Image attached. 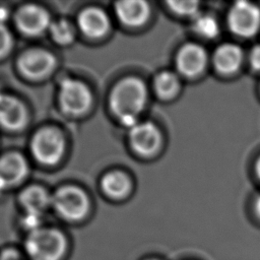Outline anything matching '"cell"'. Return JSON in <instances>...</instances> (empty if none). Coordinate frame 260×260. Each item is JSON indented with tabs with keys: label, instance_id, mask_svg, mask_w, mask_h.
<instances>
[{
	"label": "cell",
	"instance_id": "cell-1",
	"mask_svg": "<svg viewBox=\"0 0 260 260\" xmlns=\"http://www.w3.org/2000/svg\"><path fill=\"white\" fill-rule=\"evenodd\" d=\"M146 102V89L143 82L135 77H128L120 81L112 91L110 103L112 110L122 123L133 128L137 122V114Z\"/></svg>",
	"mask_w": 260,
	"mask_h": 260
},
{
	"label": "cell",
	"instance_id": "cell-2",
	"mask_svg": "<svg viewBox=\"0 0 260 260\" xmlns=\"http://www.w3.org/2000/svg\"><path fill=\"white\" fill-rule=\"evenodd\" d=\"M24 248L31 260H61L66 253L67 243L61 232L41 228L29 233Z\"/></svg>",
	"mask_w": 260,
	"mask_h": 260
},
{
	"label": "cell",
	"instance_id": "cell-3",
	"mask_svg": "<svg viewBox=\"0 0 260 260\" xmlns=\"http://www.w3.org/2000/svg\"><path fill=\"white\" fill-rule=\"evenodd\" d=\"M51 204L67 220L81 219L88 210L86 195L76 187L60 188L51 197Z\"/></svg>",
	"mask_w": 260,
	"mask_h": 260
},
{
	"label": "cell",
	"instance_id": "cell-4",
	"mask_svg": "<svg viewBox=\"0 0 260 260\" xmlns=\"http://www.w3.org/2000/svg\"><path fill=\"white\" fill-rule=\"evenodd\" d=\"M228 23L235 35L252 37L260 28V9L251 2L238 1L229 11Z\"/></svg>",
	"mask_w": 260,
	"mask_h": 260
},
{
	"label": "cell",
	"instance_id": "cell-5",
	"mask_svg": "<svg viewBox=\"0 0 260 260\" xmlns=\"http://www.w3.org/2000/svg\"><path fill=\"white\" fill-rule=\"evenodd\" d=\"M31 150L39 161L49 165L55 164L60 159L64 151L63 136L56 129H42L32 139Z\"/></svg>",
	"mask_w": 260,
	"mask_h": 260
},
{
	"label": "cell",
	"instance_id": "cell-6",
	"mask_svg": "<svg viewBox=\"0 0 260 260\" xmlns=\"http://www.w3.org/2000/svg\"><path fill=\"white\" fill-rule=\"evenodd\" d=\"M91 96L88 88L80 81L64 79L60 83L59 102L62 109L69 114H81L90 105Z\"/></svg>",
	"mask_w": 260,
	"mask_h": 260
},
{
	"label": "cell",
	"instance_id": "cell-7",
	"mask_svg": "<svg viewBox=\"0 0 260 260\" xmlns=\"http://www.w3.org/2000/svg\"><path fill=\"white\" fill-rule=\"evenodd\" d=\"M207 63L205 49L195 43L184 45L178 52L176 64L178 70L185 76L194 77L200 74Z\"/></svg>",
	"mask_w": 260,
	"mask_h": 260
},
{
	"label": "cell",
	"instance_id": "cell-8",
	"mask_svg": "<svg viewBox=\"0 0 260 260\" xmlns=\"http://www.w3.org/2000/svg\"><path fill=\"white\" fill-rule=\"evenodd\" d=\"M55 66L52 54L42 49L26 51L18 60L20 71L27 77L40 78L47 75Z\"/></svg>",
	"mask_w": 260,
	"mask_h": 260
},
{
	"label": "cell",
	"instance_id": "cell-9",
	"mask_svg": "<svg viewBox=\"0 0 260 260\" xmlns=\"http://www.w3.org/2000/svg\"><path fill=\"white\" fill-rule=\"evenodd\" d=\"M160 133L150 122L137 123L130 132V141L133 148L143 155L156 151L160 144Z\"/></svg>",
	"mask_w": 260,
	"mask_h": 260
},
{
	"label": "cell",
	"instance_id": "cell-10",
	"mask_svg": "<svg viewBox=\"0 0 260 260\" xmlns=\"http://www.w3.org/2000/svg\"><path fill=\"white\" fill-rule=\"evenodd\" d=\"M16 22L18 27L27 35H39L50 27L48 12L37 5H25L17 13Z\"/></svg>",
	"mask_w": 260,
	"mask_h": 260
},
{
	"label": "cell",
	"instance_id": "cell-11",
	"mask_svg": "<svg viewBox=\"0 0 260 260\" xmlns=\"http://www.w3.org/2000/svg\"><path fill=\"white\" fill-rule=\"evenodd\" d=\"M25 123V110L13 96L0 91V125L6 129L16 130Z\"/></svg>",
	"mask_w": 260,
	"mask_h": 260
},
{
	"label": "cell",
	"instance_id": "cell-12",
	"mask_svg": "<svg viewBox=\"0 0 260 260\" xmlns=\"http://www.w3.org/2000/svg\"><path fill=\"white\" fill-rule=\"evenodd\" d=\"M27 170L24 158L18 153H9L0 159V192L22 180Z\"/></svg>",
	"mask_w": 260,
	"mask_h": 260
},
{
	"label": "cell",
	"instance_id": "cell-13",
	"mask_svg": "<svg viewBox=\"0 0 260 260\" xmlns=\"http://www.w3.org/2000/svg\"><path fill=\"white\" fill-rule=\"evenodd\" d=\"M243 62L242 49L232 43H225L217 47L213 55V63L216 70L222 74L236 72Z\"/></svg>",
	"mask_w": 260,
	"mask_h": 260
},
{
	"label": "cell",
	"instance_id": "cell-14",
	"mask_svg": "<svg viewBox=\"0 0 260 260\" xmlns=\"http://www.w3.org/2000/svg\"><path fill=\"white\" fill-rule=\"evenodd\" d=\"M80 29L90 38H100L109 29V18L107 14L98 8H86L78 16Z\"/></svg>",
	"mask_w": 260,
	"mask_h": 260
},
{
	"label": "cell",
	"instance_id": "cell-15",
	"mask_svg": "<svg viewBox=\"0 0 260 260\" xmlns=\"http://www.w3.org/2000/svg\"><path fill=\"white\" fill-rule=\"evenodd\" d=\"M118 18L130 26H137L142 24L148 16L149 8L147 3L140 0L121 1L115 6Z\"/></svg>",
	"mask_w": 260,
	"mask_h": 260
},
{
	"label": "cell",
	"instance_id": "cell-16",
	"mask_svg": "<svg viewBox=\"0 0 260 260\" xmlns=\"http://www.w3.org/2000/svg\"><path fill=\"white\" fill-rule=\"evenodd\" d=\"M20 199L26 212L39 214H41L48 204L51 203V197H49L43 188L38 186H31L25 189L22 192Z\"/></svg>",
	"mask_w": 260,
	"mask_h": 260
},
{
	"label": "cell",
	"instance_id": "cell-17",
	"mask_svg": "<svg viewBox=\"0 0 260 260\" xmlns=\"http://www.w3.org/2000/svg\"><path fill=\"white\" fill-rule=\"evenodd\" d=\"M102 187L109 196L119 198L129 191L130 182L125 174L121 172H111L103 178Z\"/></svg>",
	"mask_w": 260,
	"mask_h": 260
},
{
	"label": "cell",
	"instance_id": "cell-18",
	"mask_svg": "<svg viewBox=\"0 0 260 260\" xmlns=\"http://www.w3.org/2000/svg\"><path fill=\"white\" fill-rule=\"evenodd\" d=\"M154 88L160 98H172L179 89V79L174 72L162 71L154 79Z\"/></svg>",
	"mask_w": 260,
	"mask_h": 260
},
{
	"label": "cell",
	"instance_id": "cell-19",
	"mask_svg": "<svg viewBox=\"0 0 260 260\" xmlns=\"http://www.w3.org/2000/svg\"><path fill=\"white\" fill-rule=\"evenodd\" d=\"M194 31L205 39H213L219 34L217 20L210 14H197L192 23Z\"/></svg>",
	"mask_w": 260,
	"mask_h": 260
},
{
	"label": "cell",
	"instance_id": "cell-20",
	"mask_svg": "<svg viewBox=\"0 0 260 260\" xmlns=\"http://www.w3.org/2000/svg\"><path fill=\"white\" fill-rule=\"evenodd\" d=\"M50 32L55 42L62 45L70 43L74 37L73 27L66 20H58L52 22L50 25Z\"/></svg>",
	"mask_w": 260,
	"mask_h": 260
},
{
	"label": "cell",
	"instance_id": "cell-21",
	"mask_svg": "<svg viewBox=\"0 0 260 260\" xmlns=\"http://www.w3.org/2000/svg\"><path fill=\"white\" fill-rule=\"evenodd\" d=\"M168 5L179 15L195 17L198 14L199 3L197 1H168Z\"/></svg>",
	"mask_w": 260,
	"mask_h": 260
},
{
	"label": "cell",
	"instance_id": "cell-22",
	"mask_svg": "<svg viewBox=\"0 0 260 260\" xmlns=\"http://www.w3.org/2000/svg\"><path fill=\"white\" fill-rule=\"evenodd\" d=\"M23 225L26 230L29 231V233L37 231L41 229V214L39 213H32V212H26L25 216L23 217Z\"/></svg>",
	"mask_w": 260,
	"mask_h": 260
},
{
	"label": "cell",
	"instance_id": "cell-23",
	"mask_svg": "<svg viewBox=\"0 0 260 260\" xmlns=\"http://www.w3.org/2000/svg\"><path fill=\"white\" fill-rule=\"evenodd\" d=\"M11 45V36L3 23H0V57L7 53Z\"/></svg>",
	"mask_w": 260,
	"mask_h": 260
},
{
	"label": "cell",
	"instance_id": "cell-24",
	"mask_svg": "<svg viewBox=\"0 0 260 260\" xmlns=\"http://www.w3.org/2000/svg\"><path fill=\"white\" fill-rule=\"evenodd\" d=\"M249 61L251 67L257 71H260V44L254 46L249 54Z\"/></svg>",
	"mask_w": 260,
	"mask_h": 260
},
{
	"label": "cell",
	"instance_id": "cell-25",
	"mask_svg": "<svg viewBox=\"0 0 260 260\" xmlns=\"http://www.w3.org/2000/svg\"><path fill=\"white\" fill-rule=\"evenodd\" d=\"M0 260H20V256L14 250H7L3 252Z\"/></svg>",
	"mask_w": 260,
	"mask_h": 260
},
{
	"label": "cell",
	"instance_id": "cell-26",
	"mask_svg": "<svg viewBox=\"0 0 260 260\" xmlns=\"http://www.w3.org/2000/svg\"><path fill=\"white\" fill-rule=\"evenodd\" d=\"M254 210L257 216L260 218V195L256 197L255 202H254Z\"/></svg>",
	"mask_w": 260,
	"mask_h": 260
},
{
	"label": "cell",
	"instance_id": "cell-27",
	"mask_svg": "<svg viewBox=\"0 0 260 260\" xmlns=\"http://www.w3.org/2000/svg\"><path fill=\"white\" fill-rule=\"evenodd\" d=\"M255 172H256V175L257 177L259 178L260 180V156L257 158L256 160V164H255Z\"/></svg>",
	"mask_w": 260,
	"mask_h": 260
},
{
	"label": "cell",
	"instance_id": "cell-28",
	"mask_svg": "<svg viewBox=\"0 0 260 260\" xmlns=\"http://www.w3.org/2000/svg\"><path fill=\"white\" fill-rule=\"evenodd\" d=\"M5 15H6V11L3 8H1L0 9V23H2V20L5 18Z\"/></svg>",
	"mask_w": 260,
	"mask_h": 260
},
{
	"label": "cell",
	"instance_id": "cell-29",
	"mask_svg": "<svg viewBox=\"0 0 260 260\" xmlns=\"http://www.w3.org/2000/svg\"><path fill=\"white\" fill-rule=\"evenodd\" d=\"M150 260H156V259H150Z\"/></svg>",
	"mask_w": 260,
	"mask_h": 260
}]
</instances>
